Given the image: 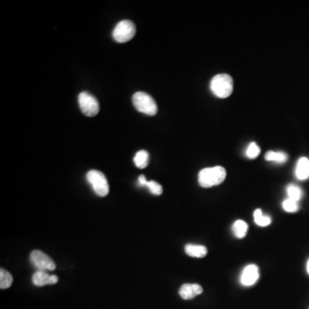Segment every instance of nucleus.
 I'll list each match as a JSON object with an SVG mask.
<instances>
[{
	"mask_svg": "<svg viewBox=\"0 0 309 309\" xmlns=\"http://www.w3.org/2000/svg\"><path fill=\"white\" fill-rule=\"evenodd\" d=\"M233 233L237 238H243L247 236V229L248 226L247 223L242 220H238L236 221L233 225Z\"/></svg>",
	"mask_w": 309,
	"mask_h": 309,
	"instance_id": "nucleus-14",
	"label": "nucleus"
},
{
	"mask_svg": "<svg viewBox=\"0 0 309 309\" xmlns=\"http://www.w3.org/2000/svg\"><path fill=\"white\" fill-rule=\"evenodd\" d=\"M203 292V289L200 285L197 284H186L182 285L179 289V294L181 297L184 300H191L195 296L200 295Z\"/></svg>",
	"mask_w": 309,
	"mask_h": 309,
	"instance_id": "nucleus-10",
	"label": "nucleus"
},
{
	"mask_svg": "<svg viewBox=\"0 0 309 309\" xmlns=\"http://www.w3.org/2000/svg\"><path fill=\"white\" fill-rule=\"evenodd\" d=\"M226 175L225 168L221 166L203 168L198 174V183L202 187L209 188L224 182Z\"/></svg>",
	"mask_w": 309,
	"mask_h": 309,
	"instance_id": "nucleus-1",
	"label": "nucleus"
},
{
	"mask_svg": "<svg viewBox=\"0 0 309 309\" xmlns=\"http://www.w3.org/2000/svg\"><path fill=\"white\" fill-rule=\"evenodd\" d=\"M30 262L39 271H55L56 268L55 261L40 250H34L30 253Z\"/></svg>",
	"mask_w": 309,
	"mask_h": 309,
	"instance_id": "nucleus-7",
	"label": "nucleus"
},
{
	"mask_svg": "<svg viewBox=\"0 0 309 309\" xmlns=\"http://www.w3.org/2000/svg\"><path fill=\"white\" fill-rule=\"evenodd\" d=\"M282 208L285 212H291V213L296 212L299 210L298 202H296L293 199H290V198H287L282 203Z\"/></svg>",
	"mask_w": 309,
	"mask_h": 309,
	"instance_id": "nucleus-19",
	"label": "nucleus"
},
{
	"mask_svg": "<svg viewBox=\"0 0 309 309\" xmlns=\"http://www.w3.org/2000/svg\"><path fill=\"white\" fill-rule=\"evenodd\" d=\"M261 153V148L256 143H251L247 149V157L250 159H255Z\"/></svg>",
	"mask_w": 309,
	"mask_h": 309,
	"instance_id": "nucleus-21",
	"label": "nucleus"
},
{
	"mask_svg": "<svg viewBox=\"0 0 309 309\" xmlns=\"http://www.w3.org/2000/svg\"><path fill=\"white\" fill-rule=\"evenodd\" d=\"M260 277V271L257 266L248 265L245 267L241 276V282L244 286H252Z\"/></svg>",
	"mask_w": 309,
	"mask_h": 309,
	"instance_id": "nucleus-8",
	"label": "nucleus"
},
{
	"mask_svg": "<svg viewBox=\"0 0 309 309\" xmlns=\"http://www.w3.org/2000/svg\"><path fill=\"white\" fill-rule=\"evenodd\" d=\"M59 281V277L56 275H49L44 271H37L34 273L32 282L36 286H45L47 285H55Z\"/></svg>",
	"mask_w": 309,
	"mask_h": 309,
	"instance_id": "nucleus-9",
	"label": "nucleus"
},
{
	"mask_svg": "<svg viewBox=\"0 0 309 309\" xmlns=\"http://www.w3.org/2000/svg\"><path fill=\"white\" fill-rule=\"evenodd\" d=\"M253 216H254V222H256L257 225L261 226V227H266V226L271 224V217L264 215L261 209L256 210Z\"/></svg>",
	"mask_w": 309,
	"mask_h": 309,
	"instance_id": "nucleus-18",
	"label": "nucleus"
},
{
	"mask_svg": "<svg viewBox=\"0 0 309 309\" xmlns=\"http://www.w3.org/2000/svg\"><path fill=\"white\" fill-rule=\"evenodd\" d=\"M13 282V277L9 271L5 269L1 268L0 270V288L2 290H6L11 287Z\"/></svg>",
	"mask_w": 309,
	"mask_h": 309,
	"instance_id": "nucleus-16",
	"label": "nucleus"
},
{
	"mask_svg": "<svg viewBox=\"0 0 309 309\" xmlns=\"http://www.w3.org/2000/svg\"><path fill=\"white\" fill-rule=\"evenodd\" d=\"M133 106L142 114L153 116L158 113V105L152 96L145 92H137L133 96Z\"/></svg>",
	"mask_w": 309,
	"mask_h": 309,
	"instance_id": "nucleus-3",
	"label": "nucleus"
},
{
	"mask_svg": "<svg viewBox=\"0 0 309 309\" xmlns=\"http://www.w3.org/2000/svg\"><path fill=\"white\" fill-rule=\"evenodd\" d=\"M233 88V79L228 74H218L211 82V90L219 98L228 97Z\"/></svg>",
	"mask_w": 309,
	"mask_h": 309,
	"instance_id": "nucleus-2",
	"label": "nucleus"
},
{
	"mask_svg": "<svg viewBox=\"0 0 309 309\" xmlns=\"http://www.w3.org/2000/svg\"><path fill=\"white\" fill-rule=\"evenodd\" d=\"M266 160L269 162H276L278 163H284L288 160V154L282 151H270L266 153L265 156Z\"/></svg>",
	"mask_w": 309,
	"mask_h": 309,
	"instance_id": "nucleus-15",
	"label": "nucleus"
},
{
	"mask_svg": "<svg viewBox=\"0 0 309 309\" xmlns=\"http://www.w3.org/2000/svg\"><path fill=\"white\" fill-rule=\"evenodd\" d=\"M146 187L149 188V192L154 195H161L163 193V187L154 181L147 182Z\"/></svg>",
	"mask_w": 309,
	"mask_h": 309,
	"instance_id": "nucleus-20",
	"label": "nucleus"
},
{
	"mask_svg": "<svg viewBox=\"0 0 309 309\" xmlns=\"http://www.w3.org/2000/svg\"><path fill=\"white\" fill-rule=\"evenodd\" d=\"M306 271H307V273L309 274V260L307 261V264H306Z\"/></svg>",
	"mask_w": 309,
	"mask_h": 309,
	"instance_id": "nucleus-23",
	"label": "nucleus"
},
{
	"mask_svg": "<svg viewBox=\"0 0 309 309\" xmlns=\"http://www.w3.org/2000/svg\"><path fill=\"white\" fill-rule=\"evenodd\" d=\"M185 252L193 258H203L207 254V248L200 245L187 244L185 247Z\"/></svg>",
	"mask_w": 309,
	"mask_h": 309,
	"instance_id": "nucleus-12",
	"label": "nucleus"
},
{
	"mask_svg": "<svg viewBox=\"0 0 309 309\" xmlns=\"http://www.w3.org/2000/svg\"><path fill=\"white\" fill-rule=\"evenodd\" d=\"M79 104L85 116L94 117L100 111L97 99L89 92H82L79 95Z\"/></svg>",
	"mask_w": 309,
	"mask_h": 309,
	"instance_id": "nucleus-6",
	"label": "nucleus"
},
{
	"mask_svg": "<svg viewBox=\"0 0 309 309\" xmlns=\"http://www.w3.org/2000/svg\"><path fill=\"white\" fill-rule=\"evenodd\" d=\"M287 193L289 198L298 202L302 198V190L296 185L290 184L287 187Z\"/></svg>",
	"mask_w": 309,
	"mask_h": 309,
	"instance_id": "nucleus-17",
	"label": "nucleus"
},
{
	"mask_svg": "<svg viewBox=\"0 0 309 309\" xmlns=\"http://www.w3.org/2000/svg\"><path fill=\"white\" fill-rule=\"evenodd\" d=\"M135 24L129 20H123L115 26L113 31V38L119 43H125L135 36Z\"/></svg>",
	"mask_w": 309,
	"mask_h": 309,
	"instance_id": "nucleus-5",
	"label": "nucleus"
},
{
	"mask_svg": "<svg viewBox=\"0 0 309 309\" xmlns=\"http://www.w3.org/2000/svg\"><path fill=\"white\" fill-rule=\"evenodd\" d=\"M149 153L146 150L142 149V150L137 152L133 161H134V163H135L137 168L143 169V168H146L148 164H149Z\"/></svg>",
	"mask_w": 309,
	"mask_h": 309,
	"instance_id": "nucleus-13",
	"label": "nucleus"
},
{
	"mask_svg": "<svg viewBox=\"0 0 309 309\" xmlns=\"http://www.w3.org/2000/svg\"><path fill=\"white\" fill-rule=\"evenodd\" d=\"M296 177L301 181L309 178V159L306 158H301L297 163L296 169Z\"/></svg>",
	"mask_w": 309,
	"mask_h": 309,
	"instance_id": "nucleus-11",
	"label": "nucleus"
},
{
	"mask_svg": "<svg viewBox=\"0 0 309 309\" xmlns=\"http://www.w3.org/2000/svg\"><path fill=\"white\" fill-rule=\"evenodd\" d=\"M88 182L93 190L100 197H106L109 193V185L106 176L100 171L90 170L86 174Z\"/></svg>",
	"mask_w": 309,
	"mask_h": 309,
	"instance_id": "nucleus-4",
	"label": "nucleus"
},
{
	"mask_svg": "<svg viewBox=\"0 0 309 309\" xmlns=\"http://www.w3.org/2000/svg\"><path fill=\"white\" fill-rule=\"evenodd\" d=\"M147 182H148V181H147L146 178L143 174L139 177V183L142 187H146Z\"/></svg>",
	"mask_w": 309,
	"mask_h": 309,
	"instance_id": "nucleus-22",
	"label": "nucleus"
}]
</instances>
